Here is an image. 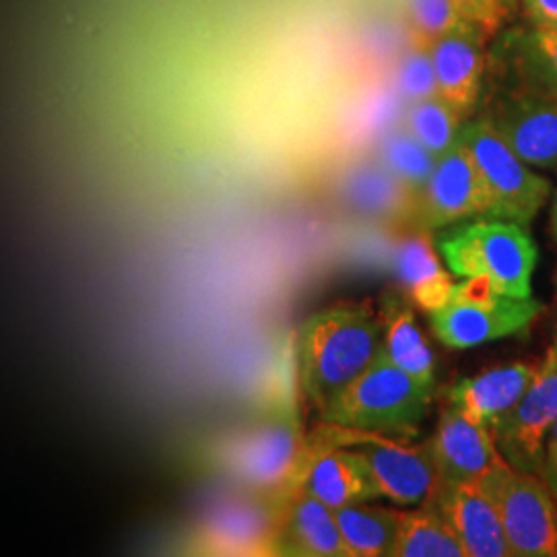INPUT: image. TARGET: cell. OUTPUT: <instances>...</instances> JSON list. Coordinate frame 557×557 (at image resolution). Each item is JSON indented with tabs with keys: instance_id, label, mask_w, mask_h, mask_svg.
<instances>
[{
	"instance_id": "f546056e",
	"label": "cell",
	"mask_w": 557,
	"mask_h": 557,
	"mask_svg": "<svg viewBox=\"0 0 557 557\" xmlns=\"http://www.w3.org/2000/svg\"><path fill=\"white\" fill-rule=\"evenodd\" d=\"M549 232L557 242V190L554 193V200H552V213H549Z\"/></svg>"
},
{
	"instance_id": "603a6c76",
	"label": "cell",
	"mask_w": 557,
	"mask_h": 557,
	"mask_svg": "<svg viewBox=\"0 0 557 557\" xmlns=\"http://www.w3.org/2000/svg\"><path fill=\"white\" fill-rule=\"evenodd\" d=\"M465 119L438 94L411 101L405 124L416 139L436 158L444 156L458 139Z\"/></svg>"
},
{
	"instance_id": "44dd1931",
	"label": "cell",
	"mask_w": 557,
	"mask_h": 557,
	"mask_svg": "<svg viewBox=\"0 0 557 557\" xmlns=\"http://www.w3.org/2000/svg\"><path fill=\"white\" fill-rule=\"evenodd\" d=\"M335 517L349 557H393L403 510L361 502L338 508Z\"/></svg>"
},
{
	"instance_id": "4dcf8cb0",
	"label": "cell",
	"mask_w": 557,
	"mask_h": 557,
	"mask_svg": "<svg viewBox=\"0 0 557 557\" xmlns=\"http://www.w3.org/2000/svg\"><path fill=\"white\" fill-rule=\"evenodd\" d=\"M504 4L508 7V11L515 15L517 13L518 0H504Z\"/></svg>"
},
{
	"instance_id": "2e32d148",
	"label": "cell",
	"mask_w": 557,
	"mask_h": 557,
	"mask_svg": "<svg viewBox=\"0 0 557 557\" xmlns=\"http://www.w3.org/2000/svg\"><path fill=\"white\" fill-rule=\"evenodd\" d=\"M537 370L539 361H512L485 370L478 376L458 379L448 388V405L473 423L494 432L527 393Z\"/></svg>"
},
{
	"instance_id": "d6986e66",
	"label": "cell",
	"mask_w": 557,
	"mask_h": 557,
	"mask_svg": "<svg viewBox=\"0 0 557 557\" xmlns=\"http://www.w3.org/2000/svg\"><path fill=\"white\" fill-rule=\"evenodd\" d=\"M393 269L411 304L425 314L440 310L457 285L440 260L432 232L425 230L398 239L393 252Z\"/></svg>"
},
{
	"instance_id": "83f0119b",
	"label": "cell",
	"mask_w": 557,
	"mask_h": 557,
	"mask_svg": "<svg viewBox=\"0 0 557 557\" xmlns=\"http://www.w3.org/2000/svg\"><path fill=\"white\" fill-rule=\"evenodd\" d=\"M517 11L527 25L557 29V0H518Z\"/></svg>"
},
{
	"instance_id": "277c9868",
	"label": "cell",
	"mask_w": 557,
	"mask_h": 557,
	"mask_svg": "<svg viewBox=\"0 0 557 557\" xmlns=\"http://www.w3.org/2000/svg\"><path fill=\"white\" fill-rule=\"evenodd\" d=\"M478 110L520 160L557 172V96L485 66Z\"/></svg>"
},
{
	"instance_id": "3957f363",
	"label": "cell",
	"mask_w": 557,
	"mask_h": 557,
	"mask_svg": "<svg viewBox=\"0 0 557 557\" xmlns=\"http://www.w3.org/2000/svg\"><path fill=\"white\" fill-rule=\"evenodd\" d=\"M432 395L434 386L380 356L320 411V418L345 428L413 440L430 411Z\"/></svg>"
},
{
	"instance_id": "ac0fdd59",
	"label": "cell",
	"mask_w": 557,
	"mask_h": 557,
	"mask_svg": "<svg viewBox=\"0 0 557 557\" xmlns=\"http://www.w3.org/2000/svg\"><path fill=\"white\" fill-rule=\"evenodd\" d=\"M485 66L557 96V29L506 25L490 41Z\"/></svg>"
},
{
	"instance_id": "5b68a950",
	"label": "cell",
	"mask_w": 557,
	"mask_h": 557,
	"mask_svg": "<svg viewBox=\"0 0 557 557\" xmlns=\"http://www.w3.org/2000/svg\"><path fill=\"white\" fill-rule=\"evenodd\" d=\"M331 446L356 450L368 462L380 496L398 508H416L434 498L440 478L430 444H409L376 432L322 421L310 434Z\"/></svg>"
},
{
	"instance_id": "e0dca14e",
	"label": "cell",
	"mask_w": 557,
	"mask_h": 557,
	"mask_svg": "<svg viewBox=\"0 0 557 557\" xmlns=\"http://www.w3.org/2000/svg\"><path fill=\"white\" fill-rule=\"evenodd\" d=\"M428 444L440 483L481 481L504 458L492 432L465 418L450 405L442 411L436 434Z\"/></svg>"
},
{
	"instance_id": "484cf974",
	"label": "cell",
	"mask_w": 557,
	"mask_h": 557,
	"mask_svg": "<svg viewBox=\"0 0 557 557\" xmlns=\"http://www.w3.org/2000/svg\"><path fill=\"white\" fill-rule=\"evenodd\" d=\"M398 89L411 101L436 94V75L432 54L413 48L398 66Z\"/></svg>"
},
{
	"instance_id": "8fae6325",
	"label": "cell",
	"mask_w": 557,
	"mask_h": 557,
	"mask_svg": "<svg viewBox=\"0 0 557 557\" xmlns=\"http://www.w3.org/2000/svg\"><path fill=\"white\" fill-rule=\"evenodd\" d=\"M292 487L308 492L333 510L382 498L374 475L361 455L310 436L287 490Z\"/></svg>"
},
{
	"instance_id": "6da1fadb",
	"label": "cell",
	"mask_w": 557,
	"mask_h": 557,
	"mask_svg": "<svg viewBox=\"0 0 557 557\" xmlns=\"http://www.w3.org/2000/svg\"><path fill=\"white\" fill-rule=\"evenodd\" d=\"M384 351L382 319L368 301H341L299 326V384L322 411Z\"/></svg>"
},
{
	"instance_id": "4316f807",
	"label": "cell",
	"mask_w": 557,
	"mask_h": 557,
	"mask_svg": "<svg viewBox=\"0 0 557 557\" xmlns=\"http://www.w3.org/2000/svg\"><path fill=\"white\" fill-rule=\"evenodd\" d=\"M455 7L460 20L471 23L487 41L494 40L512 20L504 0H455Z\"/></svg>"
},
{
	"instance_id": "ffe728a7",
	"label": "cell",
	"mask_w": 557,
	"mask_h": 557,
	"mask_svg": "<svg viewBox=\"0 0 557 557\" xmlns=\"http://www.w3.org/2000/svg\"><path fill=\"white\" fill-rule=\"evenodd\" d=\"M380 319L384 331L382 356L413 379L434 386L438 361L416 320L411 306L405 299L398 298L397 294H384Z\"/></svg>"
},
{
	"instance_id": "52a82bcc",
	"label": "cell",
	"mask_w": 557,
	"mask_h": 557,
	"mask_svg": "<svg viewBox=\"0 0 557 557\" xmlns=\"http://www.w3.org/2000/svg\"><path fill=\"white\" fill-rule=\"evenodd\" d=\"M458 137L467 145L485 184L492 205L490 220L531 225L552 197V182L520 160L479 114L462 122Z\"/></svg>"
},
{
	"instance_id": "5bb4252c",
	"label": "cell",
	"mask_w": 557,
	"mask_h": 557,
	"mask_svg": "<svg viewBox=\"0 0 557 557\" xmlns=\"http://www.w3.org/2000/svg\"><path fill=\"white\" fill-rule=\"evenodd\" d=\"M430 502L450 522L467 557L512 556L498 508L481 481L440 483Z\"/></svg>"
},
{
	"instance_id": "7402d4cb",
	"label": "cell",
	"mask_w": 557,
	"mask_h": 557,
	"mask_svg": "<svg viewBox=\"0 0 557 557\" xmlns=\"http://www.w3.org/2000/svg\"><path fill=\"white\" fill-rule=\"evenodd\" d=\"M393 557H467L450 522L432 502L405 510Z\"/></svg>"
},
{
	"instance_id": "30bf717a",
	"label": "cell",
	"mask_w": 557,
	"mask_h": 557,
	"mask_svg": "<svg viewBox=\"0 0 557 557\" xmlns=\"http://www.w3.org/2000/svg\"><path fill=\"white\" fill-rule=\"evenodd\" d=\"M492 215V205L478 165L467 145L457 143L436 160V165L416 200L419 230L436 232L460 221Z\"/></svg>"
},
{
	"instance_id": "d4e9b609",
	"label": "cell",
	"mask_w": 557,
	"mask_h": 557,
	"mask_svg": "<svg viewBox=\"0 0 557 557\" xmlns=\"http://www.w3.org/2000/svg\"><path fill=\"white\" fill-rule=\"evenodd\" d=\"M407 15L413 48L425 52L462 23L455 0H407Z\"/></svg>"
},
{
	"instance_id": "f1b7e54d",
	"label": "cell",
	"mask_w": 557,
	"mask_h": 557,
	"mask_svg": "<svg viewBox=\"0 0 557 557\" xmlns=\"http://www.w3.org/2000/svg\"><path fill=\"white\" fill-rule=\"evenodd\" d=\"M545 479L549 481L552 490L557 492V421L545 444Z\"/></svg>"
},
{
	"instance_id": "8992f818",
	"label": "cell",
	"mask_w": 557,
	"mask_h": 557,
	"mask_svg": "<svg viewBox=\"0 0 557 557\" xmlns=\"http://www.w3.org/2000/svg\"><path fill=\"white\" fill-rule=\"evenodd\" d=\"M543 312L533 298H510L496 292L485 278H465L450 299L430 317L432 331L450 349H471L499 338L524 333Z\"/></svg>"
},
{
	"instance_id": "7a4b0ae2",
	"label": "cell",
	"mask_w": 557,
	"mask_h": 557,
	"mask_svg": "<svg viewBox=\"0 0 557 557\" xmlns=\"http://www.w3.org/2000/svg\"><path fill=\"white\" fill-rule=\"evenodd\" d=\"M442 259L460 278H485L510 298L533 296L539 250L529 225L517 221H460L436 238Z\"/></svg>"
},
{
	"instance_id": "ba28073f",
	"label": "cell",
	"mask_w": 557,
	"mask_h": 557,
	"mask_svg": "<svg viewBox=\"0 0 557 557\" xmlns=\"http://www.w3.org/2000/svg\"><path fill=\"white\" fill-rule=\"evenodd\" d=\"M481 485L498 508L512 556L557 557V502L547 479L502 458Z\"/></svg>"
},
{
	"instance_id": "9c48e42d",
	"label": "cell",
	"mask_w": 557,
	"mask_h": 557,
	"mask_svg": "<svg viewBox=\"0 0 557 557\" xmlns=\"http://www.w3.org/2000/svg\"><path fill=\"white\" fill-rule=\"evenodd\" d=\"M557 421V351L547 349L537 376L492 436L512 467L545 478V444Z\"/></svg>"
},
{
	"instance_id": "1f68e13d",
	"label": "cell",
	"mask_w": 557,
	"mask_h": 557,
	"mask_svg": "<svg viewBox=\"0 0 557 557\" xmlns=\"http://www.w3.org/2000/svg\"><path fill=\"white\" fill-rule=\"evenodd\" d=\"M554 347H556V351H557V337H556V345H554Z\"/></svg>"
},
{
	"instance_id": "cb8c5ba5",
	"label": "cell",
	"mask_w": 557,
	"mask_h": 557,
	"mask_svg": "<svg viewBox=\"0 0 557 557\" xmlns=\"http://www.w3.org/2000/svg\"><path fill=\"white\" fill-rule=\"evenodd\" d=\"M380 153L384 170H388L411 193V197L418 199L438 158L428 151L409 131L388 135L382 143Z\"/></svg>"
},
{
	"instance_id": "4fadbf2b",
	"label": "cell",
	"mask_w": 557,
	"mask_h": 557,
	"mask_svg": "<svg viewBox=\"0 0 557 557\" xmlns=\"http://www.w3.org/2000/svg\"><path fill=\"white\" fill-rule=\"evenodd\" d=\"M487 44L490 41L471 23L462 21L430 52L436 75V94L465 120L478 114L485 81Z\"/></svg>"
},
{
	"instance_id": "9a60e30c",
	"label": "cell",
	"mask_w": 557,
	"mask_h": 557,
	"mask_svg": "<svg viewBox=\"0 0 557 557\" xmlns=\"http://www.w3.org/2000/svg\"><path fill=\"white\" fill-rule=\"evenodd\" d=\"M277 556L349 557L335 510L298 487L281 492Z\"/></svg>"
},
{
	"instance_id": "7c38bea8",
	"label": "cell",
	"mask_w": 557,
	"mask_h": 557,
	"mask_svg": "<svg viewBox=\"0 0 557 557\" xmlns=\"http://www.w3.org/2000/svg\"><path fill=\"white\" fill-rule=\"evenodd\" d=\"M306 444L298 411L283 407L242 442L236 467L252 485L281 494L292 485Z\"/></svg>"
}]
</instances>
